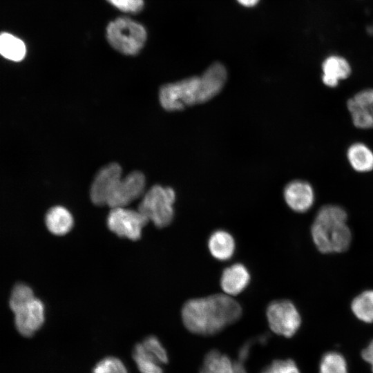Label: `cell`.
<instances>
[{
  "label": "cell",
  "instance_id": "obj_26",
  "mask_svg": "<svg viewBox=\"0 0 373 373\" xmlns=\"http://www.w3.org/2000/svg\"><path fill=\"white\" fill-rule=\"evenodd\" d=\"M352 99L358 107L373 116V88L363 89Z\"/></svg>",
  "mask_w": 373,
  "mask_h": 373
},
{
  "label": "cell",
  "instance_id": "obj_16",
  "mask_svg": "<svg viewBox=\"0 0 373 373\" xmlns=\"http://www.w3.org/2000/svg\"><path fill=\"white\" fill-rule=\"evenodd\" d=\"M73 218L70 211L62 206L50 208L45 216V223L50 232L56 236H63L70 231Z\"/></svg>",
  "mask_w": 373,
  "mask_h": 373
},
{
  "label": "cell",
  "instance_id": "obj_18",
  "mask_svg": "<svg viewBox=\"0 0 373 373\" xmlns=\"http://www.w3.org/2000/svg\"><path fill=\"white\" fill-rule=\"evenodd\" d=\"M133 357L141 373H163L161 367L162 363L156 354L142 342L135 346Z\"/></svg>",
  "mask_w": 373,
  "mask_h": 373
},
{
  "label": "cell",
  "instance_id": "obj_22",
  "mask_svg": "<svg viewBox=\"0 0 373 373\" xmlns=\"http://www.w3.org/2000/svg\"><path fill=\"white\" fill-rule=\"evenodd\" d=\"M319 373H347L345 358L336 352H327L321 360Z\"/></svg>",
  "mask_w": 373,
  "mask_h": 373
},
{
  "label": "cell",
  "instance_id": "obj_10",
  "mask_svg": "<svg viewBox=\"0 0 373 373\" xmlns=\"http://www.w3.org/2000/svg\"><path fill=\"white\" fill-rule=\"evenodd\" d=\"M122 168L117 163H111L97 172L90 191V199L95 204L106 205L112 186L122 177Z\"/></svg>",
  "mask_w": 373,
  "mask_h": 373
},
{
  "label": "cell",
  "instance_id": "obj_15",
  "mask_svg": "<svg viewBox=\"0 0 373 373\" xmlns=\"http://www.w3.org/2000/svg\"><path fill=\"white\" fill-rule=\"evenodd\" d=\"M208 249L216 260L226 261L234 254L236 242L230 233L223 229L212 232L208 240Z\"/></svg>",
  "mask_w": 373,
  "mask_h": 373
},
{
  "label": "cell",
  "instance_id": "obj_28",
  "mask_svg": "<svg viewBox=\"0 0 373 373\" xmlns=\"http://www.w3.org/2000/svg\"><path fill=\"white\" fill-rule=\"evenodd\" d=\"M361 356L371 365L373 372V339L370 341L367 347L362 351Z\"/></svg>",
  "mask_w": 373,
  "mask_h": 373
},
{
  "label": "cell",
  "instance_id": "obj_25",
  "mask_svg": "<svg viewBox=\"0 0 373 373\" xmlns=\"http://www.w3.org/2000/svg\"><path fill=\"white\" fill-rule=\"evenodd\" d=\"M260 373H301L291 359H278L264 367Z\"/></svg>",
  "mask_w": 373,
  "mask_h": 373
},
{
  "label": "cell",
  "instance_id": "obj_7",
  "mask_svg": "<svg viewBox=\"0 0 373 373\" xmlns=\"http://www.w3.org/2000/svg\"><path fill=\"white\" fill-rule=\"evenodd\" d=\"M266 316L271 330L287 338L292 337L301 325L300 314L289 300H276L270 303L266 309Z\"/></svg>",
  "mask_w": 373,
  "mask_h": 373
},
{
  "label": "cell",
  "instance_id": "obj_8",
  "mask_svg": "<svg viewBox=\"0 0 373 373\" xmlns=\"http://www.w3.org/2000/svg\"><path fill=\"white\" fill-rule=\"evenodd\" d=\"M148 222L138 210L125 207L112 208L107 218V225L111 231L132 240L140 238L142 229Z\"/></svg>",
  "mask_w": 373,
  "mask_h": 373
},
{
  "label": "cell",
  "instance_id": "obj_4",
  "mask_svg": "<svg viewBox=\"0 0 373 373\" xmlns=\"http://www.w3.org/2000/svg\"><path fill=\"white\" fill-rule=\"evenodd\" d=\"M106 38L111 46L128 55L138 53L146 39V32L139 23L127 17H119L110 22Z\"/></svg>",
  "mask_w": 373,
  "mask_h": 373
},
{
  "label": "cell",
  "instance_id": "obj_14",
  "mask_svg": "<svg viewBox=\"0 0 373 373\" xmlns=\"http://www.w3.org/2000/svg\"><path fill=\"white\" fill-rule=\"evenodd\" d=\"M322 70V82L329 88L336 87L339 81L348 78L352 73L349 62L337 55L327 57L323 62Z\"/></svg>",
  "mask_w": 373,
  "mask_h": 373
},
{
  "label": "cell",
  "instance_id": "obj_29",
  "mask_svg": "<svg viewBox=\"0 0 373 373\" xmlns=\"http://www.w3.org/2000/svg\"><path fill=\"white\" fill-rule=\"evenodd\" d=\"M241 5L247 7L255 6L259 0H237Z\"/></svg>",
  "mask_w": 373,
  "mask_h": 373
},
{
  "label": "cell",
  "instance_id": "obj_13",
  "mask_svg": "<svg viewBox=\"0 0 373 373\" xmlns=\"http://www.w3.org/2000/svg\"><path fill=\"white\" fill-rule=\"evenodd\" d=\"M227 77L225 67L216 62L211 65L200 78L201 103L209 101L222 89Z\"/></svg>",
  "mask_w": 373,
  "mask_h": 373
},
{
  "label": "cell",
  "instance_id": "obj_2",
  "mask_svg": "<svg viewBox=\"0 0 373 373\" xmlns=\"http://www.w3.org/2000/svg\"><path fill=\"white\" fill-rule=\"evenodd\" d=\"M347 213L341 206L326 204L318 211L311 227L312 240L323 254L342 253L348 249L352 232Z\"/></svg>",
  "mask_w": 373,
  "mask_h": 373
},
{
  "label": "cell",
  "instance_id": "obj_21",
  "mask_svg": "<svg viewBox=\"0 0 373 373\" xmlns=\"http://www.w3.org/2000/svg\"><path fill=\"white\" fill-rule=\"evenodd\" d=\"M351 309L358 320L373 323V290H365L356 296L351 303Z\"/></svg>",
  "mask_w": 373,
  "mask_h": 373
},
{
  "label": "cell",
  "instance_id": "obj_11",
  "mask_svg": "<svg viewBox=\"0 0 373 373\" xmlns=\"http://www.w3.org/2000/svg\"><path fill=\"white\" fill-rule=\"evenodd\" d=\"M283 195L288 207L298 213H304L309 210L315 198L312 185L300 180L289 182L284 189Z\"/></svg>",
  "mask_w": 373,
  "mask_h": 373
},
{
  "label": "cell",
  "instance_id": "obj_1",
  "mask_svg": "<svg viewBox=\"0 0 373 373\" xmlns=\"http://www.w3.org/2000/svg\"><path fill=\"white\" fill-rule=\"evenodd\" d=\"M181 314L184 325L189 332L210 336L239 320L242 307L232 296L215 294L187 300Z\"/></svg>",
  "mask_w": 373,
  "mask_h": 373
},
{
  "label": "cell",
  "instance_id": "obj_23",
  "mask_svg": "<svg viewBox=\"0 0 373 373\" xmlns=\"http://www.w3.org/2000/svg\"><path fill=\"white\" fill-rule=\"evenodd\" d=\"M347 108L355 127L364 130L373 128V116L358 107L352 97L347 102Z\"/></svg>",
  "mask_w": 373,
  "mask_h": 373
},
{
  "label": "cell",
  "instance_id": "obj_27",
  "mask_svg": "<svg viewBox=\"0 0 373 373\" xmlns=\"http://www.w3.org/2000/svg\"><path fill=\"white\" fill-rule=\"evenodd\" d=\"M117 9L126 12L136 13L140 12L143 6V0H106Z\"/></svg>",
  "mask_w": 373,
  "mask_h": 373
},
{
  "label": "cell",
  "instance_id": "obj_5",
  "mask_svg": "<svg viewBox=\"0 0 373 373\" xmlns=\"http://www.w3.org/2000/svg\"><path fill=\"white\" fill-rule=\"evenodd\" d=\"M175 199L172 188L156 184L144 193L137 210L157 227L162 228L173 219Z\"/></svg>",
  "mask_w": 373,
  "mask_h": 373
},
{
  "label": "cell",
  "instance_id": "obj_3",
  "mask_svg": "<svg viewBox=\"0 0 373 373\" xmlns=\"http://www.w3.org/2000/svg\"><path fill=\"white\" fill-rule=\"evenodd\" d=\"M9 307L14 314L15 326L23 337H32L43 325L44 306L30 287L18 283L13 287Z\"/></svg>",
  "mask_w": 373,
  "mask_h": 373
},
{
  "label": "cell",
  "instance_id": "obj_9",
  "mask_svg": "<svg viewBox=\"0 0 373 373\" xmlns=\"http://www.w3.org/2000/svg\"><path fill=\"white\" fill-rule=\"evenodd\" d=\"M144 189V175L140 171H133L124 178L120 177L113 184L106 205L111 209L126 207L140 197Z\"/></svg>",
  "mask_w": 373,
  "mask_h": 373
},
{
  "label": "cell",
  "instance_id": "obj_6",
  "mask_svg": "<svg viewBox=\"0 0 373 373\" xmlns=\"http://www.w3.org/2000/svg\"><path fill=\"white\" fill-rule=\"evenodd\" d=\"M200 77H191L163 85L159 92L162 106L169 111H180L200 102Z\"/></svg>",
  "mask_w": 373,
  "mask_h": 373
},
{
  "label": "cell",
  "instance_id": "obj_20",
  "mask_svg": "<svg viewBox=\"0 0 373 373\" xmlns=\"http://www.w3.org/2000/svg\"><path fill=\"white\" fill-rule=\"evenodd\" d=\"M25 44L9 33L0 35V55L11 61H20L26 56Z\"/></svg>",
  "mask_w": 373,
  "mask_h": 373
},
{
  "label": "cell",
  "instance_id": "obj_17",
  "mask_svg": "<svg viewBox=\"0 0 373 373\" xmlns=\"http://www.w3.org/2000/svg\"><path fill=\"white\" fill-rule=\"evenodd\" d=\"M347 159L352 168L360 173L373 170V151L362 142L351 144L346 153Z\"/></svg>",
  "mask_w": 373,
  "mask_h": 373
},
{
  "label": "cell",
  "instance_id": "obj_24",
  "mask_svg": "<svg viewBox=\"0 0 373 373\" xmlns=\"http://www.w3.org/2000/svg\"><path fill=\"white\" fill-rule=\"evenodd\" d=\"M93 373H128L124 363L117 358L106 357L98 362Z\"/></svg>",
  "mask_w": 373,
  "mask_h": 373
},
{
  "label": "cell",
  "instance_id": "obj_19",
  "mask_svg": "<svg viewBox=\"0 0 373 373\" xmlns=\"http://www.w3.org/2000/svg\"><path fill=\"white\" fill-rule=\"evenodd\" d=\"M200 373H236L235 364L227 355L213 350L206 354Z\"/></svg>",
  "mask_w": 373,
  "mask_h": 373
},
{
  "label": "cell",
  "instance_id": "obj_12",
  "mask_svg": "<svg viewBox=\"0 0 373 373\" xmlns=\"http://www.w3.org/2000/svg\"><path fill=\"white\" fill-rule=\"evenodd\" d=\"M250 280L247 268L242 263H234L222 271L220 283L224 294L233 297L242 292Z\"/></svg>",
  "mask_w": 373,
  "mask_h": 373
}]
</instances>
